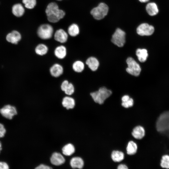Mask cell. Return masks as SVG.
<instances>
[{
    "mask_svg": "<svg viewBox=\"0 0 169 169\" xmlns=\"http://www.w3.org/2000/svg\"><path fill=\"white\" fill-rule=\"evenodd\" d=\"M9 168V166L6 162L0 161V169H8Z\"/></svg>",
    "mask_w": 169,
    "mask_h": 169,
    "instance_id": "obj_33",
    "label": "cell"
},
{
    "mask_svg": "<svg viewBox=\"0 0 169 169\" xmlns=\"http://www.w3.org/2000/svg\"><path fill=\"white\" fill-rule=\"evenodd\" d=\"M70 164L73 168H78L82 169L84 166V161L83 159L80 157H74L70 160Z\"/></svg>",
    "mask_w": 169,
    "mask_h": 169,
    "instance_id": "obj_15",
    "label": "cell"
},
{
    "mask_svg": "<svg viewBox=\"0 0 169 169\" xmlns=\"http://www.w3.org/2000/svg\"><path fill=\"white\" fill-rule=\"evenodd\" d=\"M84 63L79 60H77L74 62L72 65V68L74 70L78 73L82 72L84 69Z\"/></svg>",
    "mask_w": 169,
    "mask_h": 169,
    "instance_id": "obj_27",
    "label": "cell"
},
{
    "mask_svg": "<svg viewBox=\"0 0 169 169\" xmlns=\"http://www.w3.org/2000/svg\"><path fill=\"white\" fill-rule=\"evenodd\" d=\"M141 2L145 3L148 2L150 0H139Z\"/></svg>",
    "mask_w": 169,
    "mask_h": 169,
    "instance_id": "obj_36",
    "label": "cell"
},
{
    "mask_svg": "<svg viewBox=\"0 0 169 169\" xmlns=\"http://www.w3.org/2000/svg\"><path fill=\"white\" fill-rule=\"evenodd\" d=\"M45 11L48 20L52 23L58 22L63 18L65 14L64 11L59 9L58 5L54 2L49 3Z\"/></svg>",
    "mask_w": 169,
    "mask_h": 169,
    "instance_id": "obj_1",
    "label": "cell"
},
{
    "mask_svg": "<svg viewBox=\"0 0 169 169\" xmlns=\"http://www.w3.org/2000/svg\"><path fill=\"white\" fill-rule=\"evenodd\" d=\"M63 154L66 156H70L75 151L74 146L71 143H68L64 146L62 149Z\"/></svg>",
    "mask_w": 169,
    "mask_h": 169,
    "instance_id": "obj_22",
    "label": "cell"
},
{
    "mask_svg": "<svg viewBox=\"0 0 169 169\" xmlns=\"http://www.w3.org/2000/svg\"><path fill=\"white\" fill-rule=\"evenodd\" d=\"M22 2L25 7L29 9L33 8L37 3L36 0H22Z\"/></svg>",
    "mask_w": 169,
    "mask_h": 169,
    "instance_id": "obj_28",
    "label": "cell"
},
{
    "mask_svg": "<svg viewBox=\"0 0 169 169\" xmlns=\"http://www.w3.org/2000/svg\"><path fill=\"white\" fill-rule=\"evenodd\" d=\"M146 10L148 14L153 17L157 15L159 12V9L157 4L155 2L148 3L146 7Z\"/></svg>",
    "mask_w": 169,
    "mask_h": 169,
    "instance_id": "obj_11",
    "label": "cell"
},
{
    "mask_svg": "<svg viewBox=\"0 0 169 169\" xmlns=\"http://www.w3.org/2000/svg\"><path fill=\"white\" fill-rule=\"evenodd\" d=\"M50 72L52 76L58 77L63 73V69L62 66L58 64H54L50 68Z\"/></svg>",
    "mask_w": 169,
    "mask_h": 169,
    "instance_id": "obj_14",
    "label": "cell"
},
{
    "mask_svg": "<svg viewBox=\"0 0 169 169\" xmlns=\"http://www.w3.org/2000/svg\"><path fill=\"white\" fill-rule=\"evenodd\" d=\"M48 49L45 44H38L35 49L36 53L39 55H43L48 52Z\"/></svg>",
    "mask_w": 169,
    "mask_h": 169,
    "instance_id": "obj_26",
    "label": "cell"
},
{
    "mask_svg": "<svg viewBox=\"0 0 169 169\" xmlns=\"http://www.w3.org/2000/svg\"><path fill=\"white\" fill-rule=\"evenodd\" d=\"M112 93L111 90L105 87H102L100 88L98 91L91 93L90 95L95 102L99 104H102Z\"/></svg>",
    "mask_w": 169,
    "mask_h": 169,
    "instance_id": "obj_2",
    "label": "cell"
},
{
    "mask_svg": "<svg viewBox=\"0 0 169 169\" xmlns=\"http://www.w3.org/2000/svg\"><path fill=\"white\" fill-rule=\"evenodd\" d=\"M54 39L56 41L63 43L67 41L68 34L64 29H59L56 31L54 34Z\"/></svg>",
    "mask_w": 169,
    "mask_h": 169,
    "instance_id": "obj_10",
    "label": "cell"
},
{
    "mask_svg": "<svg viewBox=\"0 0 169 169\" xmlns=\"http://www.w3.org/2000/svg\"><path fill=\"white\" fill-rule=\"evenodd\" d=\"M21 36L18 31L14 30L8 33L6 37L7 41L12 44H16L21 39Z\"/></svg>",
    "mask_w": 169,
    "mask_h": 169,
    "instance_id": "obj_12",
    "label": "cell"
},
{
    "mask_svg": "<svg viewBox=\"0 0 169 169\" xmlns=\"http://www.w3.org/2000/svg\"><path fill=\"white\" fill-rule=\"evenodd\" d=\"M112 160L115 162H119L122 161L124 158V153L118 151H114L111 154Z\"/></svg>",
    "mask_w": 169,
    "mask_h": 169,
    "instance_id": "obj_24",
    "label": "cell"
},
{
    "mask_svg": "<svg viewBox=\"0 0 169 169\" xmlns=\"http://www.w3.org/2000/svg\"><path fill=\"white\" fill-rule=\"evenodd\" d=\"M86 64L93 71H96L98 69L99 63L98 60L93 57L88 58L86 61Z\"/></svg>",
    "mask_w": 169,
    "mask_h": 169,
    "instance_id": "obj_18",
    "label": "cell"
},
{
    "mask_svg": "<svg viewBox=\"0 0 169 169\" xmlns=\"http://www.w3.org/2000/svg\"><path fill=\"white\" fill-rule=\"evenodd\" d=\"M2 150V144L0 141V153L1 150Z\"/></svg>",
    "mask_w": 169,
    "mask_h": 169,
    "instance_id": "obj_37",
    "label": "cell"
},
{
    "mask_svg": "<svg viewBox=\"0 0 169 169\" xmlns=\"http://www.w3.org/2000/svg\"><path fill=\"white\" fill-rule=\"evenodd\" d=\"M12 12L14 16L17 17H20L24 14L25 10L21 4L17 3L13 6Z\"/></svg>",
    "mask_w": 169,
    "mask_h": 169,
    "instance_id": "obj_20",
    "label": "cell"
},
{
    "mask_svg": "<svg viewBox=\"0 0 169 169\" xmlns=\"http://www.w3.org/2000/svg\"><path fill=\"white\" fill-rule=\"evenodd\" d=\"M0 113L5 118L11 120L17 114V112L14 106L8 105L0 109Z\"/></svg>",
    "mask_w": 169,
    "mask_h": 169,
    "instance_id": "obj_8",
    "label": "cell"
},
{
    "mask_svg": "<svg viewBox=\"0 0 169 169\" xmlns=\"http://www.w3.org/2000/svg\"><path fill=\"white\" fill-rule=\"evenodd\" d=\"M6 130L3 124L0 123V138L4 136Z\"/></svg>",
    "mask_w": 169,
    "mask_h": 169,
    "instance_id": "obj_31",
    "label": "cell"
},
{
    "mask_svg": "<svg viewBox=\"0 0 169 169\" xmlns=\"http://www.w3.org/2000/svg\"><path fill=\"white\" fill-rule=\"evenodd\" d=\"M61 88L65 94L69 95L73 94L74 91L73 84L69 83L67 80H65L62 82L61 85Z\"/></svg>",
    "mask_w": 169,
    "mask_h": 169,
    "instance_id": "obj_13",
    "label": "cell"
},
{
    "mask_svg": "<svg viewBox=\"0 0 169 169\" xmlns=\"http://www.w3.org/2000/svg\"><path fill=\"white\" fill-rule=\"evenodd\" d=\"M108 9V6L102 3L97 7L93 8L90 11V13L95 19L100 20L103 18L107 15Z\"/></svg>",
    "mask_w": 169,
    "mask_h": 169,
    "instance_id": "obj_3",
    "label": "cell"
},
{
    "mask_svg": "<svg viewBox=\"0 0 169 169\" xmlns=\"http://www.w3.org/2000/svg\"><path fill=\"white\" fill-rule=\"evenodd\" d=\"M137 146L136 143L133 141H130L126 148L127 153L129 155H133L137 152Z\"/></svg>",
    "mask_w": 169,
    "mask_h": 169,
    "instance_id": "obj_23",
    "label": "cell"
},
{
    "mask_svg": "<svg viewBox=\"0 0 169 169\" xmlns=\"http://www.w3.org/2000/svg\"><path fill=\"white\" fill-rule=\"evenodd\" d=\"M57 1H62V0H57Z\"/></svg>",
    "mask_w": 169,
    "mask_h": 169,
    "instance_id": "obj_38",
    "label": "cell"
},
{
    "mask_svg": "<svg viewBox=\"0 0 169 169\" xmlns=\"http://www.w3.org/2000/svg\"><path fill=\"white\" fill-rule=\"evenodd\" d=\"M65 159L60 153L54 152L52 154L50 158L51 163L56 166L61 165L65 162Z\"/></svg>",
    "mask_w": 169,
    "mask_h": 169,
    "instance_id": "obj_9",
    "label": "cell"
},
{
    "mask_svg": "<svg viewBox=\"0 0 169 169\" xmlns=\"http://www.w3.org/2000/svg\"><path fill=\"white\" fill-rule=\"evenodd\" d=\"M161 166L163 168H169V156H163L161 160Z\"/></svg>",
    "mask_w": 169,
    "mask_h": 169,
    "instance_id": "obj_29",
    "label": "cell"
},
{
    "mask_svg": "<svg viewBox=\"0 0 169 169\" xmlns=\"http://www.w3.org/2000/svg\"><path fill=\"white\" fill-rule=\"evenodd\" d=\"M136 54L139 60L141 62H145L148 56L147 50L145 49H137L136 51Z\"/></svg>",
    "mask_w": 169,
    "mask_h": 169,
    "instance_id": "obj_21",
    "label": "cell"
},
{
    "mask_svg": "<svg viewBox=\"0 0 169 169\" xmlns=\"http://www.w3.org/2000/svg\"><path fill=\"white\" fill-rule=\"evenodd\" d=\"M68 34L72 37H75L79 33V28L78 25L76 23H73L68 28Z\"/></svg>",
    "mask_w": 169,
    "mask_h": 169,
    "instance_id": "obj_25",
    "label": "cell"
},
{
    "mask_svg": "<svg viewBox=\"0 0 169 169\" xmlns=\"http://www.w3.org/2000/svg\"><path fill=\"white\" fill-rule=\"evenodd\" d=\"M125 33L120 28H117L112 36L111 41L119 47H123L125 42Z\"/></svg>",
    "mask_w": 169,
    "mask_h": 169,
    "instance_id": "obj_6",
    "label": "cell"
},
{
    "mask_svg": "<svg viewBox=\"0 0 169 169\" xmlns=\"http://www.w3.org/2000/svg\"><path fill=\"white\" fill-rule=\"evenodd\" d=\"M155 30V27L153 25L147 23H143L138 26L136 32L141 36H150L154 33Z\"/></svg>",
    "mask_w": 169,
    "mask_h": 169,
    "instance_id": "obj_7",
    "label": "cell"
},
{
    "mask_svg": "<svg viewBox=\"0 0 169 169\" xmlns=\"http://www.w3.org/2000/svg\"><path fill=\"white\" fill-rule=\"evenodd\" d=\"M130 98L128 95H125L122 97L121 100L122 102H125L128 100Z\"/></svg>",
    "mask_w": 169,
    "mask_h": 169,
    "instance_id": "obj_35",
    "label": "cell"
},
{
    "mask_svg": "<svg viewBox=\"0 0 169 169\" xmlns=\"http://www.w3.org/2000/svg\"><path fill=\"white\" fill-rule=\"evenodd\" d=\"M54 32L52 26L48 24L41 25L37 30L38 36L43 39H47L51 38Z\"/></svg>",
    "mask_w": 169,
    "mask_h": 169,
    "instance_id": "obj_4",
    "label": "cell"
},
{
    "mask_svg": "<svg viewBox=\"0 0 169 169\" xmlns=\"http://www.w3.org/2000/svg\"><path fill=\"white\" fill-rule=\"evenodd\" d=\"M52 168L50 166L44 164H40L35 168L36 169H50Z\"/></svg>",
    "mask_w": 169,
    "mask_h": 169,
    "instance_id": "obj_32",
    "label": "cell"
},
{
    "mask_svg": "<svg viewBox=\"0 0 169 169\" xmlns=\"http://www.w3.org/2000/svg\"><path fill=\"white\" fill-rule=\"evenodd\" d=\"M55 56L58 59L64 58L67 54V50L66 47L63 45H60L57 47L54 51Z\"/></svg>",
    "mask_w": 169,
    "mask_h": 169,
    "instance_id": "obj_19",
    "label": "cell"
},
{
    "mask_svg": "<svg viewBox=\"0 0 169 169\" xmlns=\"http://www.w3.org/2000/svg\"><path fill=\"white\" fill-rule=\"evenodd\" d=\"M128 65L126 71L129 74L135 76H138L141 71L140 65L132 58L129 57L126 60Z\"/></svg>",
    "mask_w": 169,
    "mask_h": 169,
    "instance_id": "obj_5",
    "label": "cell"
},
{
    "mask_svg": "<svg viewBox=\"0 0 169 169\" xmlns=\"http://www.w3.org/2000/svg\"><path fill=\"white\" fill-rule=\"evenodd\" d=\"M133 105V100L131 98H130L127 100L125 102H122V105L125 108H128L132 107Z\"/></svg>",
    "mask_w": 169,
    "mask_h": 169,
    "instance_id": "obj_30",
    "label": "cell"
},
{
    "mask_svg": "<svg viewBox=\"0 0 169 169\" xmlns=\"http://www.w3.org/2000/svg\"><path fill=\"white\" fill-rule=\"evenodd\" d=\"M62 104L63 106L67 110L72 109L75 106V101L72 97L66 96L63 98Z\"/></svg>",
    "mask_w": 169,
    "mask_h": 169,
    "instance_id": "obj_17",
    "label": "cell"
},
{
    "mask_svg": "<svg viewBox=\"0 0 169 169\" xmlns=\"http://www.w3.org/2000/svg\"><path fill=\"white\" fill-rule=\"evenodd\" d=\"M131 134L135 138L141 139L145 135V131L143 127L141 126H137L133 129Z\"/></svg>",
    "mask_w": 169,
    "mask_h": 169,
    "instance_id": "obj_16",
    "label": "cell"
},
{
    "mask_svg": "<svg viewBox=\"0 0 169 169\" xmlns=\"http://www.w3.org/2000/svg\"><path fill=\"white\" fill-rule=\"evenodd\" d=\"M118 169H128L127 166L125 164H120L117 167Z\"/></svg>",
    "mask_w": 169,
    "mask_h": 169,
    "instance_id": "obj_34",
    "label": "cell"
}]
</instances>
